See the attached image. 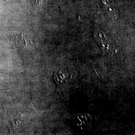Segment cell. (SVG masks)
Returning a JSON list of instances; mask_svg holds the SVG:
<instances>
[{"label": "cell", "instance_id": "obj_4", "mask_svg": "<svg viewBox=\"0 0 135 135\" xmlns=\"http://www.w3.org/2000/svg\"><path fill=\"white\" fill-rule=\"evenodd\" d=\"M54 79L58 85L62 86L67 82V78L62 72L59 71L55 74Z\"/></svg>", "mask_w": 135, "mask_h": 135}, {"label": "cell", "instance_id": "obj_2", "mask_svg": "<svg viewBox=\"0 0 135 135\" xmlns=\"http://www.w3.org/2000/svg\"><path fill=\"white\" fill-rule=\"evenodd\" d=\"M107 13L112 18L116 19L118 16V9L114 0H101Z\"/></svg>", "mask_w": 135, "mask_h": 135}, {"label": "cell", "instance_id": "obj_3", "mask_svg": "<svg viewBox=\"0 0 135 135\" xmlns=\"http://www.w3.org/2000/svg\"><path fill=\"white\" fill-rule=\"evenodd\" d=\"M91 123V117L88 114H79L74 120V124L80 129H86Z\"/></svg>", "mask_w": 135, "mask_h": 135}, {"label": "cell", "instance_id": "obj_1", "mask_svg": "<svg viewBox=\"0 0 135 135\" xmlns=\"http://www.w3.org/2000/svg\"><path fill=\"white\" fill-rule=\"evenodd\" d=\"M94 36L104 52L112 56L118 55V50L110 37L101 28L96 27L94 31Z\"/></svg>", "mask_w": 135, "mask_h": 135}, {"label": "cell", "instance_id": "obj_5", "mask_svg": "<svg viewBox=\"0 0 135 135\" xmlns=\"http://www.w3.org/2000/svg\"><path fill=\"white\" fill-rule=\"evenodd\" d=\"M34 1L39 6H41L42 5L43 3V0H34Z\"/></svg>", "mask_w": 135, "mask_h": 135}]
</instances>
